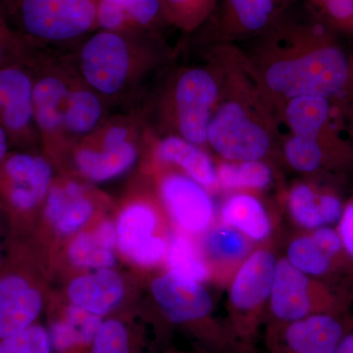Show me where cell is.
<instances>
[{"instance_id":"obj_29","label":"cell","mask_w":353,"mask_h":353,"mask_svg":"<svg viewBox=\"0 0 353 353\" xmlns=\"http://www.w3.org/2000/svg\"><path fill=\"white\" fill-rule=\"evenodd\" d=\"M167 259L170 271L196 282H203L210 276L208 260L188 236H174L167 248Z\"/></svg>"},{"instance_id":"obj_12","label":"cell","mask_w":353,"mask_h":353,"mask_svg":"<svg viewBox=\"0 0 353 353\" xmlns=\"http://www.w3.org/2000/svg\"><path fill=\"white\" fill-rule=\"evenodd\" d=\"M152 290L169 321L192 325L205 323L209 319L213 308L212 299L201 283L169 271L153 281Z\"/></svg>"},{"instance_id":"obj_26","label":"cell","mask_w":353,"mask_h":353,"mask_svg":"<svg viewBox=\"0 0 353 353\" xmlns=\"http://www.w3.org/2000/svg\"><path fill=\"white\" fill-rule=\"evenodd\" d=\"M331 103L326 97L303 95L290 99L285 106V119L294 134L319 138L329 122Z\"/></svg>"},{"instance_id":"obj_40","label":"cell","mask_w":353,"mask_h":353,"mask_svg":"<svg viewBox=\"0 0 353 353\" xmlns=\"http://www.w3.org/2000/svg\"><path fill=\"white\" fill-rule=\"evenodd\" d=\"M97 1H99V0H97Z\"/></svg>"},{"instance_id":"obj_28","label":"cell","mask_w":353,"mask_h":353,"mask_svg":"<svg viewBox=\"0 0 353 353\" xmlns=\"http://www.w3.org/2000/svg\"><path fill=\"white\" fill-rule=\"evenodd\" d=\"M216 170L218 185L228 190H262L272 181L270 168L260 160L227 161Z\"/></svg>"},{"instance_id":"obj_17","label":"cell","mask_w":353,"mask_h":353,"mask_svg":"<svg viewBox=\"0 0 353 353\" xmlns=\"http://www.w3.org/2000/svg\"><path fill=\"white\" fill-rule=\"evenodd\" d=\"M285 4L287 0H223L217 24L226 34H259L278 22Z\"/></svg>"},{"instance_id":"obj_30","label":"cell","mask_w":353,"mask_h":353,"mask_svg":"<svg viewBox=\"0 0 353 353\" xmlns=\"http://www.w3.org/2000/svg\"><path fill=\"white\" fill-rule=\"evenodd\" d=\"M322 194L306 183H299L290 190V212L299 226L309 231L326 226L322 212Z\"/></svg>"},{"instance_id":"obj_15","label":"cell","mask_w":353,"mask_h":353,"mask_svg":"<svg viewBox=\"0 0 353 353\" xmlns=\"http://www.w3.org/2000/svg\"><path fill=\"white\" fill-rule=\"evenodd\" d=\"M43 297L23 272L0 274V341L34 325Z\"/></svg>"},{"instance_id":"obj_32","label":"cell","mask_w":353,"mask_h":353,"mask_svg":"<svg viewBox=\"0 0 353 353\" xmlns=\"http://www.w3.org/2000/svg\"><path fill=\"white\" fill-rule=\"evenodd\" d=\"M167 21L192 31L206 20L217 0H160Z\"/></svg>"},{"instance_id":"obj_21","label":"cell","mask_w":353,"mask_h":353,"mask_svg":"<svg viewBox=\"0 0 353 353\" xmlns=\"http://www.w3.org/2000/svg\"><path fill=\"white\" fill-rule=\"evenodd\" d=\"M157 157L164 163L178 165L206 190L218 187L217 170L208 153L179 134L165 137L158 143Z\"/></svg>"},{"instance_id":"obj_38","label":"cell","mask_w":353,"mask_h":353,"mask_svg":"<svg viewBox=\"0 0 353 353\" xmlns=\"http://www.w3.org/2000/svg\"><path fill=\"white\" fill-rule=\"evenodd\" d=\"M9 148H10V143H9L8 136L3 128L0 126V164L8 154Z\"/></svg>"},{"instance_id":"obj_27","label":"cell","mask_w":353,"mask_h":353,"mask_svg":"<svg viewBox=\"0 0 353 353\" xmlns=\"http://www.w3.org/2000/svg\"><path fill=\"white\" fill-rule=\"evenodd\" d=\"M58 212L54 226L60 234L74 233L85 224L94 212V206L85 196L83 185L76 181L58 185Z\"/></svg>"},{"instance_id":"obj_3","label":"cell","mask_w":353,"mask_h":353,"mask_svg":"<svg viewBox=\"0 0 353 353\" xmlns=\"http://www.w3.org/2000/svg\"><path fill=\"white\" fill-rule=\"evenodd\" d=\"M308 44L305 53L268 67L265 82L272 92L289 99L303 95L330 99L345 90L352 70L345 51L317 27L309 28Z\"/></svg>"},{"instance_id":"obj_33","label":"cell","mask_w":353,"mask_h":353,"mask_svg":"<svg viewBox=\"0 0 353 353\" xmlns=\"http://www.w3.org/2000/svg\"><path fill=\"white\" fill-rule=\"evenodd\" d=\"M50 333L39 325L0 341V353H52Z\"/></svg>"},{"instance_id":"obj_14","label":"cell","mask_w":353,"mask_h":353,"mask_svg":"<svg viewBox=\"0 0 353 353\" xmlns=\"http://www.w3.org/2000/svg\"><path fill=\"white\" fill-rule=\"evenodd\" d=\"M157 225V214L148 204L128 206L120 215L116 228L120 250L143 266H153L161 261L168 248L162 239L153 236Z\"/></svg>"},{"instance_id":"obj_4","label":"cell","mask_w":353,"mask_h":353,"mask_svg":"<svg viewBox=\"0 0 353 353\" xmlns=\"http://www.w3.org/2000/svg\"><path fill=\"white\" fill-rule=\"evenodd\" d=\"M32 105L39 141L46 148L66 143L64 111L77 73L66 54L31 52Z\"/></svg>"},{"instance_id":"obj_13","label":"cell","mask_w":353,"mask_h":353,"mask_svg":"<svg viewBox=\"0 0 353 353\" xmlns=\"http://www.w3.org/2000/svg\"><path fill=\"white\" fill-rule=\"evenodd\" d=\"M160 192L166 208L183 231L201 234L210 229L215 206L208 190L183 174L165 176Z\"/></svg>"},{"instance_id":"obj_16","label":"cell","mask_w":353,"mask_h":353,"mask_svg":"<svg viewBox=\"0 0 353 353\" xmlns=\"http://www.w3.org/2000/svg\"><path fill=\"white\" fill-rule=\"evenodd\" d=\"M167 20L160 0H99L97 30L152 34Z\"/></svg>"},{"instance_id":"obj_24","label":"cell","mask_w":353,"mask_h":353,"mask_svg":"<svg viewBox=\"0 0 353 353\" xmlns=\"http://www.w3.org/2000/svg\"><path fill=\"white\" fill-rule=\"evenodd\" d=\"M205 259L219 268V274L236 272L250 254V241L234 228L222 224L206 231L203 239Z\"/></svg>"},{"instance_id":"obj_31","label":"cell","mask_w":353,"mask_h":353,"mask_svg":"<svg viewBox=\"0 0 353 353\" xmlns=\"http://www.w3.org/2000/svg\"><path fill=\"white\" fill-rule=\"evenodd\" d=\"M285 159L292 168L303 173L317 171L326 161L319 138L292 134L285 145Z\"/></svg>"},{"instance_id":"obj_2","label":"cell","mask_w":353,"mask_h":353,"mask_svg":"<svg viewBox=\"0 0 353 353\" xmlns=\"http://www.w3.org/2000/svg\"><path fill=\"white\" fill-rule=\"evenodd\" d=\"M4 19L28 50L65 54L97 31V0H3Z\"/></svg>"},{"instance_id":"obj_11","label":"cell","mask_w":353,"mask_h":353,"mask_svg":"<svg viewBox=\"0 0 353 353\" xmlns=\"http://www.w3.org/2000/svg\"><path fill=\"white\" fill-rule=\"evenodd\" d=\"M353 318L345 313H321L269 329L271 353H336Z\"/></svg>"},{"instance_id":"obj_37","label":"cell","mask_w":353,"mask_h":353,"mask_svg":"<svg viewBox=\"0 0 353 353\" xmlns=\"http://www.w3.org/2000/svg\"><path fill=\"white\" fill-rule=\"evenodd\" d=\"M336 231L340 234L345 250L353 259V199L343 206Z\"/></svg>"},{"instance_id":"obj_1","label":"cell","mask_w":353,"mask_h":353,"mask_svg":"<svg viewBox=\"0 0 353 353\" xmlns=\"http://www.w3.org/2000/svg\"><path fill=\"white\" fill-rule=\"evenodd\" d=\"M148 34L97 30L68 57L77 75L109 106L134 97L150 65Z\"/></svg>"},{"instance_id":"obj_35","label":"cell","mask_w":353,"mask_h":353,"mask_svg":"<svg viewBox=\"0 0 353 353\" xmlns=\"http://www.w3.org/2000/svg\"><path fill=\"white\" fill-rule=\"evenodd\" d=\"M330 25L353 32V0H308Z\"/></svg>"},{"instance_id":"obj_19","label":"cell","mask_w":353,"mask_h":353,"mask_svg":"<svg viewBox=\"0 0 353 353\" xmlns=\"http://www.w3.org/2000/svg\"><path fill=\"white\" fill-rule=\"evenodd\" d=\"M139 150L134 141L115 148H102L83 139L74 155L78 170L94 182H105L122 175L136 163Z\"/></svg>"},{"instance_id":"obj_22","label":"cell","mask_w":353,"mask_h":353,"mask_svg":"<svg viewBox=\"0 0 353 353\" xmlns=\"http://www.w3.org/2000/svg\"><path fill=\"white\" fill-rule=\"evenodd\" d=\"M285 259L297 270L317 280L353 278V260H340L330 256L315 243L310 234L290 241Z\"/></svg>"},{"instance_id":"obj_5","label":"cell","mask_w":353,"mask_h":353,"mask_svg":"<svg viewBox=\"0 0 353 353\" xmlns=\"http://www.w3.org/2000/svg\"><path fill=\"white\" fill-rule=\"evenodd\" d=\"M270 328L321 313H345L343 301L331 285L297 270L287 259L278 260L269 297Z\"/></svg>"},{"instance_id":"obj_7","label":"cell","mask_w":353,"mask_h":353,"mask_svg":"<svg viewBox=\"0 0 353 353\" xmlns=\"http://www.w3.org/2000/svg\"><path fill=\"white\" fill-rule=\"evenodd\" d=\"M52 167L43 155L10 152L0 164V199L15 216L31 214L46 199Z\"/></svg>"},{"instance_id":"obj_8","label":"cell","mask_w":353,"mask_h":353,"mask_svg":"<svg viewBox=\"0 0 353 353\" xmlns=\"http://www.w3.org/2000/svg\"><path fill=\"white\" fill-rule=\"evenodd\" d=\"M208 143L227 161H256L268 153L271 139L243 105L231 101L211 118Z\"/></svg>"},{"instance_id":"obj_9","label":"cell","mask_w":353,"mask_h":353,"mask_svg":"<svg viewBox=\"0 0 353 353\" xmlns=\"http://www.w3.org/2000/svg\"><path fill=\"white\" fill-rule=\"evenodd\" d=\"M0 126L6 132L10 146L20 148L21 152H30V146L39 143L29 58L0 69Z\"/></svg>"},{"instance_id":"obj_34","label":"cell","mask_w":353,"mask_h":353,"mask_svg":"<svg viewBox=\"0 0 353 353\" xmlns=\"http://www.w3.org/2000/svg\"><path fill=\"white\" fill-rule=\"evenodd\" d=\"M90 353H132L125 325L115 319L102 323L92 341Z\"/></svg>"},{"instance_id":"obj_23","label":"cell","mask_w":353,"mask_h":353,"mask_svg":"<svg viewBox=\"0 0 353 353\" xmlns=\"http://www.w3.org/2000/svg\"><path fill=\"white\" fill-rule=\"evenodd\" d=\"M221 223L234 228L250 241H262L271 233V221L263 204L248 192H236L221 208Z\"/></svg>"},{"instance_id":"obj_6","label":"cell","mask_w":353,"mask_h":353,"mask_svg":"<svg viewBox=\"0 0 353 353\" xmlns=\"http://www.w3.org/2000/svg\"><path fill=\"white\" fill-rule=\"evenodd\" d=\"M278 260L267 248L255 250L234 272L230 285L232 330L243 350L250 348L259 326L262 307L269 301Z\"/></svg>"},{"instance_id":"obj_25","label":"cell","mask_w":353,"mask_h":353,"mask_svg":"<svg viewBox=\"0 0 353 353\" xmlns=\"http://www.w3.org/2000/svg\"><path fill=\"white\" fill-rule=\"evenodd\" d=\"M116 243L115 228L111 223H102L94 233L76 236L70 245V259L79 267L108 269L115 264L113 248Z\"/></svg>"},{"instance_id":"obj_36","label":"cell","mask_w":353,"mask_h":353,"mask_svg":"<svg viewBox=\"0 0 353 353\" xmlns=\"http://www.w3.org/2000/svg\"><path fill=\"white\" fill-rule=\"evenodd\" d=\"M31 51L19 37L0 18V69L28 60Z\"/></svg>"},{"instance_id":"obj_18","label":"cell","mask_w":353,"mask_h":353,"mask_svg":"<svg viewBox=\"0 0 353 353\" xmlns=\"http://www.w3.org/2000/svg\"><path fill=\"white\" fill-rule=\"evenodd\" d=\"M109 105L77 75L64 111V134L67 143L83 141L108 119Z\"/></svg>"},{"instance_id":"obj_20","label":"cell","mask_w":353,"mask_h":353,"mask_svg":"<svg viewBox=\"0 0 353 353\" xmlns=\"http://www.w3.org/2000/svg\"><path fill=\"white\" fill-rule=\"evenodd\" d=\"M124 290L117 273L101 269L97 273L75 279L69 285L68 296L74 305L102 316L120 303Z\"/></svg>"},{"instance_id":"obj_10","label":"cell","mask_w":353,"mask_h":353,"mask_svg":"<svg viewBox=\"0 0 353 353\" xmlns=\"http://www.w3.org/2000/svg\"><path fill=\"white\" fill-rule=\"evenodd\" d=\"M217 97V83L208 70L190 68L182 72L173 90L179 136L197 145L208 143V127Z\"/></svg>"},{"instance_id":"obj_39","label":"cell","mask_w":353,"mask_h":353,"mask_svg":"<svg viewBox=\"0 0 353 353\" xmlns=\"http://www.w3.org/2000/svg\"><path fill=\"white\" fill-rule=\"evenodd\" d=\"M0 18L4 19L3 0H0Z\"/></svg>"}]
</instances>
